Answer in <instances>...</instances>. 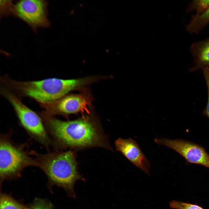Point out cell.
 <instances>
[{"label": "cell", "instance_id": "52a82bcc", "mask_svg": "<svg viewBox=\"0 0 209 209\" xmlns=\"http://www.w3.org/2000/svg\"><path fill=\"white\" fill-rule=\"evenodd\" d=\"M47 3L44 0L20 1L14 5L12 12L34 30L49 26Z\"/></svg>", "mask_w": 209, "mask_h": 209}, {"label": "cell", "instance_id": "30bf717a", "mask_svg": "<svg viewBox=\"0 0 209 209\" xmlns=\"http://www.w3.org/2000/svg\"><path fill=\"white\" fill-rule=\"evenodd\" d=\"M190 51L194 64L189 70L190 72L209 67V37L193 42Z\"/></svg>", "mask_w": 209, "mask_h": 209}, {"label": "cell", "instance_id": "8992f818", "mask_svg": "<svg viewBox=\"0 0 209 209\" xmlns=\"http://www.w3.org/2000/svg\"><path fill=\"white\" fill-rule=\"evenodd\" d=\"M92 100L90 94L84 90L79 93L67 94L54 101L39 105L50 115L67 118L70 114L79 113L90 114Z\"/></svg>", "mask_w": 209, "mask_h": 209}, {"label": "cell", "instance_id": "7c38bea8", "mask_svg": "<svg viewBox=\"0 0 209 209\" xmlns=\"http://www.w3.org/2000/svg\"><path fill=\"white\" fill-rule=\"evenodd\" d=\"M0 209H30L7 194H2L0 198Z\"/></svg>", "mask_w": 209, "mask_h": 209}, {"label": "cell", "instance_id": "e0dca14e", "mask_svg": "<svg viewBox=\"0 0 209 209\" xmlns=\"http://www.w3.org/2000/svg\"><path fill=\"white\" fill-rule=\"evenodd\" d=\"M1 8L2 7V14L3 15L9 14L12 12L14 6L11 1H1Z\"/></svg>", "mask_w": 209, "mask_h": 209}, {"label": "cell", "instance_id": "ac0fdd59", "mask_svg": "<svg viewBox=\"0 0 209 209\" xmlns=\"http://www.w3.org/2000/svg\"><path fill=\"white\" fill-rule=\"evenodd\" d=\"M74 9H72V10H71V11L70 12V14L71 15H72L73 14V13H74Z\"/></svg>", "mask_w": 209, "mask_h": 209}, {"label": "cell", "instance_id": "9c48e42d", "mask_svg": "<svg viewBox=\"0 0 209 209\" xmlns=\"http://www.w3.org/2000/svg\"><path fill=\"white\" fill-rule=\"evenodd\" d=\"M115 144L118 151L135 166L149 175L150 163L135 140L130 138H119L116 140Z\"/></svg>", "mask_w": 209, "mask_h": 209}, {"label": "cell", "instance_id": "ba28073f", "mask_svg": "<svg viewBox=\"0 0 209 209\" xmlns=\"http://www.w3.org/2000/svg\"><path fill=\"white\" fill-rule=\"evenodd\" d=\"M154 141L179 154L185 159L186 163L199 165L209 169V154L200 145L182 139L160 138H156Z\"/></svg>", "mask_w": 209, "mask_h": 209}, {"label": "cell", "instance_id": "277c9868", "mask_svg": "<svg viewBox=\"0 0 209 209\" xmlns=\"http://www.w3.org/2000/svg\"><path fill=\"white\" fill-rule=\"evenodd\" d=\"M12 133L11 129L0 135L1 182L18 178L23 170L28 167H39L37 161L30 156L28 150L29 144L28 142L15 143L12 139Z\"/></svg>", "mask_w": 209, "mask_h": 209}, {"label": "cell", "instance_id": "5b68a950", "mask_svg": "<svg viewBox=\"0 0 209 209\" xmlns=\"http://www.w3.org/2000/svg\"><path fill=\"white\" fill-rule=\"evenodd\" d=\"M2 95L13 107L19 123L33 139L50 151L52 142L38 113L32 110L21 101L14 93L5 87L1 88Z\"/></svg>", "mask_w": 209, "mask_h": 209}, {"label": "cell", "instance_id": "4fadbf2b", "mask_svg": "<svg viewBox=\"0 0 209 209\" xmlns=\"http://www.w3.org/2000/svg\"><path fill=\"white\" fill-rule=\"evenodd\" d=\"M209 6V0H194L189 2L185 11L186 13L194 12V15L200 14Z\"/></svg>", "mask_w": 209, "mask_h": 209}, {"label": "cell", "instance_id": "5bb4252c", "mask_svg": "<svg viewBox=\"0 0 209 209\" xmlns=\"http://www.w3.org/2000/svg\"><path fill=\"white\" fill-rule=\"evenodd\" d=\"M170 206L174 209H204L197 205L175 200L170 203Z\"/></svg>", "mask_w": 209, "mask_h": 209}, {"label": "cell", "instance_id": "7a4b0ae2", "mask_svg": "<svg viewBox=\"0 0 209 209\" xmlns=\"http://www.w3.org/2000/svg\"><path fill=\"white\" fill-rule=\"evenodd\" d=\"M1 80L15 95L31 98L39 104L55 101L74 90H83L86 87L95 82L93 76L68 80L53 78L22 81L5 75L1 77Z\"/></svg>", "mask_w": 209, "mask_h": 209}, {"label": "cell", "instance_id": "8fae6325", "mask_svg": "<svg viewBox=\"0 0 209 209\" xmlns=\"http://www.w3.org/2000/svg\"><path fill=\"white\" fill-rule=\"evenodd\" d=\"M209 24V6L202 13L193 15L185 26L186 30L191 34L198 35Z\"/></svg>", "mask_w": 209, "mask_h": 209}, {"label": "cell", "instance_id": "6da1fadb", "mask_svg": "<svg viewBox=\"0 0 209 209\" xmlns=\"http://www.w3.org/2000/svg\"><path fill=\"white\" fill-rule=\"evenodd\" d=\"M55 150L60 148L82 149L96 146L109 148L97 121L93 116L64 121L44 111L38 113Z\"/></svg>", "mask_w": 209, "mask_h": 209}, {"label": "cell", "instance_id": "d6986e66", "mask_svg": "<svg viewBox=\"0 0 209 209\" xmlns=\"http://www.w3.org/2000/svg\"><path fill=\"white\" fill-rule=\"evenodd\" d=\"M80 6L81 7H82L83 6V4H80Z\"/></svg>", "mask_w": 209, "mask_h": 209}, {"label": "cell", "instance_id": "3957f363", "mask_svg": "<svg viewBox=\"0 0 209 209\" xmlns=\"http://www.w3.org/2000/svg\"><path fill=\"white\" fill-rule=\"evenodd\" d=\"M48 152L43 154L31 150L29 154L35 157L51 185L62 188L69 197H75L74 185L82 177L78 171L75 154L70 150Z\"/></svg>", "mask_w": 209, "mask_h": 209}, {"label": "cell", "instance_id": "2e32d148", "mask_svg": "<svg viewBox=\"0 0 209 209\" xmlns=\"http://www.w3.org/2000/svg\"><path fill=\"white\" fill-rule=\"evenodd\" d=\"M203 73L206 82L208 91V100L206 106L203 111V114L209 119V67L202 69Z\"/></svg>", "mask_w": 209, "mask_h": 209}, {"label": "cell", "instance_id": "9a60e30c", "mask_svg": "<svg viewBox=\"0 0 209 209\" xmlns=\"http://www.w3.org/2000/svg\"><path fill=\"white\" fill-rule=\"evenodd\" d=\"M30 209H54L52 204L48 201L41 198L34 200Z\"/></svg>", "mask_w": 209, "mask_h": 209}]
</instances>
